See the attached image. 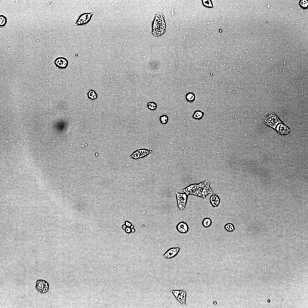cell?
I'll return each instance as SVG.
<instances>
[{"mask_svg":"<svg viewBox=\"0 0 308 308\" xmlns=\"http://www.w3.org/2000/svg\"><path fill=\"white\" fill-rule=\"evenodd\" d=\"M165 24L163 17L161 15L157 16L155 20L153 25V31L155 35H160L165 31Z\"/></svg>","mask_w":308,"mask_h":308,"instance_id":"6da1fadb","label":"cell"},{"mask_svg":"<svg viewBox=\"0 0 308 308\" xmlns=\"http://www.w3.org/2000/svg\"><path fill=\"white\" fill-rule=\"evenodd\" d=\"M264 122L266 124L272 128H275L281 122L278 117L274 114L270 113L266 116L264 119Z\"/></svg>","mask_w":308,"mask_h":308,"instance_id":"7a4b0ae2","label":"cell"},{"mask_svg":"<svg viewBox=\"0 0 308 308\" xmlns=\"http://www.w3.org/2000/svg\"><path fill=\"white\" fill-rule=\"evenodd\" d=\"M170 291L173 293L177 300L184 307H186V299L187 292L185 290H170Z\"/></svg>","mask_w":308,"mask_h":308,"instance_id":"3957f363","label":"cell"},{"mask_svg":"<svg viewBox=\"0 0 308 308\" xmlns=\"http://www.w3.org/2000/svg\"><path fill=\"white\" fill-rule=\"evenodd\" d=\"M93 15L92 13H85L82 14L77 19L76 25L82 26L86 24L90 21Z\"/></svg>","mask_w":308,"mask_h":308,"instance_id":"277c9868","label":"cell"},{"mask_svg":"<svg viewBox=\"0 0 308 308\" xmlns=\"http://www.w3.org/2000/svg\"><path fill=\"white\" fill-rule=\"evenodd\" d=\"M178 207L181 210L185 208L187 200V195L185 193H179L176 192Z\"/></svg>","mask_w":308,"mask_h":308,"instance_id":"5b68a950","label":"cell"},{"mask_svg":"<svg viewBox=\"0 0 308 308\" xmlns=\"http://www.w3.org/2000/svg\"><path fill=\"white\" fill-rule=\"evenodd\" d=\"M35 287L38 293L43 294L48 291L49 286L48 283L46 281L40 279L37 281Z\"/></svg>","mask_w":308,"mask_h":308,"instance_id":"8992f818","label":"cell"},{"mask_svg":"<svg viewBox=\"0 0 308 308\" xmlns=\"http://www.w3.org/2000/svg\"><path fill=\"white\" fill-rule=\"evenodd\" d=\"M199 196L203 198L205 200V197L209 193L212 194V190L209 186V183L208 181L204 186L198 187L197 189Z\"/></svg>","mask_w":308,"mask_h":308,"instance_id":"52a82bcc","label":"cell"},{"mask_svg":"<svg viewBox=\"0 0 308 308\" xmlns=\"http://www.w3.org/2000/svg\"><path fill=\"white\" fill-rule=\"evenodd\" d=\"M54 64L56 67L60 69L66 68L68 65V61L65 58L63 57H59L54 60Z\"/></svg>","mask_w":308,"mask_h":308,"instance_id":"ba28073f","label":"cell"},{"mask_svg":"<svg viewBox=\"0 0 308 308\" xmlns=\"http://www.w3.org/2000/svg\"><path fill=\"white\" fill-rule=\"evenodd\" d=\"M276 126L275 129L279 134L282 135H287L289 133L290 129L285 125L281 122Z\"/></svg>","mask_w":308,"mask_h":308,"instance_id":"9c48e42d","label":"cell"},{"mask_svg":"<svg viewBox=\"0 0 308 308\" xmlns=\"http://www.w3.org/2000/svg\"><path fill=\"white\" fill-rule=\"evenodd\" d=\"M180 250V249L179 247L171 248L166 251L163 256L167 259L173 258L177 255Z\"/></svg>","mask_w":308,"mask_h":308,"instance_id":"30bf717a","label":"cell"},{"mask_svg":"<svg viewBox=\"0 0 308 308\" xmlns=\"http://www.w3.org/2000/svg\"><path fill=\"white\" fill-rule=\"evenodd\" d=\"M176 228L179 232L181 233H187L189 230L188 225L186 223L183 222L179 223L177 226Z\"/></svg>","mask_w":308,"mask_h":308,"instance_id":"8fae6325","label":"cell"},{"mask_svg":"<svg viewBox=\"0 0 308 308\" xmlns=\"http://www.w3.org/2000/svg\"><path fill=\"white\" fill-rule=\"evenodd\" d=\"M198 188V184H194L189 186L183 191L187 195L193 194L196 189Z\"/></svg>","mask_w":308,"mask_h":308,"instance_id":"7c38bea8","label":"cell"},{"mask_svg":"<svg viewBox=\"0 0 308 308\" xmlns=\"http://www.w3.org/2000/svg\"><path fill=\"white\" fill-rule=\"evenodd\" d=\"M210 201L212 206L214 208L216 207L220 203V199L216 194H214L210 197Z\"/></svg>","mask_w":308,"mask_h":308,"instance_id":"4fadbf2b","label":"cell"},{"mask_svg":"<svg viewBox=\"0 0 308 308\" xmlns=\"http://www.w3.org/2000/svg\"><path fill=\"white\" fill-rule=\"evenodd\" d=\"M204 115V112L200 110H197L194 112L192 117L196 120H200L203 117Z\"/></svg>","mask_w":308,"mask_h":308,"instance_id":"5bb4252c","label":"cell"},{"mask_svg":"<svg viewBox=\"0 0 308 308\" xmlns=\"http://www.w3.org/2000/svg\"><path fill=\"white\" fill-rule=\"evenodd\" d=\"M186 100L189 102H193L194 101L196 98L195 94L193 92H190L187 93L185 96Z\"/></svg>","mask_w":308,"mask_h":308,"instance_id":"9a60e30c","label":"cell"},{"mask_svg":"<svg viewBox=\"0 0 308 308\" xmlns=\"http://www.w3.org/2000/svg\"><path fill=\"white\" fill-rule=\"evenodd\" d=\"M87 96L89 99L94 100L97 99V94L96 92L93 90H90L87 93Z\"/></svg>","mask_w":308,"mask_h":308,"instance_id":"2e32d148","label":"cell"},{"mask_svg":"<svg viewBox=\"0 0 308 308\" xmlns=\"http://www.w3.org/2000/svg\"><path fill=\"white\" fill-rule=\"evenodd\" d=\"M212 221L210 218H204L202 222V225L205 228L209 227L211 225Z\"/></svg>","mask_w":308,"mask_h":308,"instance_id":"e0dca14e","label":"cell"},{"mask_svg":"<svg viewBox=\"0 0 308 308\" xmlns=\"http://www.w3.org/2000/svg\"><path fill=\"white\" fill-rule=\"evenodd\" d=\"M225 229L228 232H231L234 231L235 227L234 225L231 223L226 224L224 226Z\"/></svg>","mask_w":308,"mask_h":308,"instance_id":"ac0fdd59","label":"cell"},{"mask_svg":"<svg viewBox=\"0 0 308 308\" xmlns=\"http://www.w3.org/2000/svg\"><path fill=\"white\" fill-rule=\"evenodd\" d=\"M159 121L161 124L164 125L167 124L169 120L168 116L166 115H163L159 117Z\"/></svg>","mask_w":308,"mask_h":308,"instance_id":"d6986e66","label":"cell"},{"mask_svg":"<svg viewBox=\"0 0 308 308\" xmlns=\"http://www.w3.org/2000/svg\"><path fill=\"white\" fill-rule=\"evenodd\" d=\"M157 107V104L153 102H149L147 104L148 108L151 110L153 111L155 110Z\"/></svg>","mask_w":308,"mask_h":308,"instance_id":"ffe728a7","label":"cell"},{"mask_svg":"<svg viewBox=\"0 0 308 308\" xmlns=\"http://www.w3.org/2000/svg\"><path fill=\"white\" fill-rule=\"evenodd\" d=\"M7 22V19L3 15H0V27L2 28L5 26Z\"/></svg>","mask_w":308,"mask_h":308,"instance_id":"44dd1931","label":"cell"},{"mask_svg":"<svg viewBox=\"0 0 308 308\" xmlns=\"http://www.w3.org/2000/svg\"><path fill=\"white\" fill-rule=\"evenodd\" d=\"M299 5L301 7L305 9L307 8L308 3L306 0H301L299 2Z\"/></svg>","mask_w":308,"mask_h":308,"instance_id":"7402d4cb","label":"cell"},{"mask_svg":"<svg viewBox=\"0 0 308 308\" xmlns=\"http://www.w3.org/2000/svg\"><path fill=\"white\" fill-rule=\"evenodd\" d=\"M203 1L204 4V5L206 6L209 7L211 6V4L210 3V2L209 1Z\"/></svg>","mask_w":308,"mask_h":308,"instance_id":"603a6c76","label":"cell"}]
</instances>
